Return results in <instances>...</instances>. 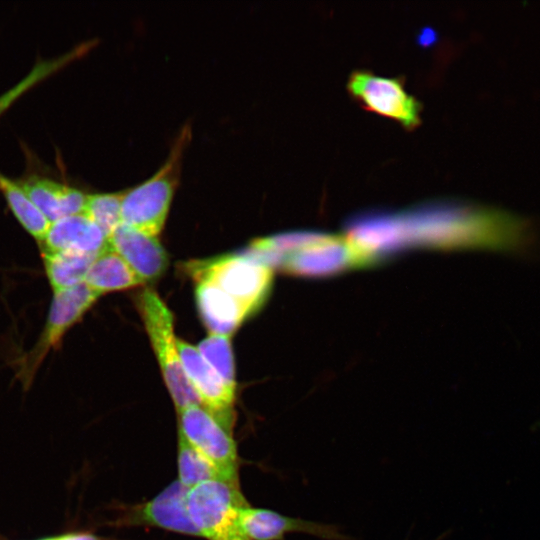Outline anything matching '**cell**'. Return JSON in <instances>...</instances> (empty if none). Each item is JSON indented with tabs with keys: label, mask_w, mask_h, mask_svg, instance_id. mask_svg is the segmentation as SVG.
<instances>
[{
	"label": "cell",
	"mask_w": 540,
	"mask_h": 540,
	"mask_svg": "<svg viewBox=\"0 0 540 540\" xmlns=\"http://www.w3.org/2000/svg\"><path fill=\"white\" fill-rule=\"evenodd\" d=\"M382 246L401 242L425 245L522 252L531 234L524 219L484 208L457 205L422 207L379 218Z\"/></svg>",
	"instance_id": "6da1fadb"
},
{
	"label": "cell",
	"mask_w": 540,
	"mask_h": 540,
	"mask_svg": "<svg viewBox=\"0 0 540 540\" xmlns=\"http://www.w3.org/2000/svg\"><path fill=\"white\" fill-rule=\"evenodd\" d=\"M250 254L292 275L320 277L367 266L363 252L347 236L293 232L253 241Z\"/></svg>",
	"instance_id": "7a4b0ae2"
},
{
	"label": "cell",
	"mask_w": 540,
	"mask_h": 540,
	"mask_svg": "<svg viewBox=\"0 0 540 540\" xmlns=\"http://www.w3.org/2000/svg\"><path fill=\"white\" fill-rule=\"evenodd\" d=\"M187 271L195 282L218 287L249 315L264 304L273 281V268L248 253L192 261Z\"/></svg>",
	"instance_id": "3957f363"
},
{
	"label": "cell",
	"mask_w": 540,
	"mask_h": 540,
	"mask_svg": "<svg viewBox=\"0 0 540 540\" xmlns=\"http://www.w3.org/2000/svg\"><path fill=\"white\" fill-rule=\"evenodd\" d=\"M189 137V128H183L160 169L143 183L124 192L121 205L123 224L158 237L178 183L181 159Z\"/></svg>",
	"instance_id": "277c9868"
},
{
	"label": "cell",
	"mask_w": 540,
	"mask_h": 540,
	"mask_svg": "<svg viewBox=\"0 0 540 540\" xmlns=\"http://www.w3.org/2000/svg\"><path fill=\"white\" fill-rule=\"evenodd\" d=\"M136 306L177 411L191 404L200 405L183 370L171 311L158 294L148 288L138 294Z\"/></svg>",
	"instance_id": "5b68a950"
},
{
	"label": "cell",
	"mask_w": 540,
	"mask_h": 540,
	"mask_svg": "<svg viewBox=\"0 0 540 540\" xmlns=\"http://www.w3.org/2000/svg\"><path fill=\"white\" fill-rule=\"evenodd\" d=\"M239 484L210 480L187 491L188 515L206 540H250L240 526V510L247 506Z\"/></svg>",
	"instance_id": "8992f818"
},
{
	"label": "cell",
	"mask_w": 540,
	"mask_h": 540,
	"mask_svg": "<svg viewBox=\"0 0 540 540\" xmlns=\"http://www.w3.org/2000/svg\"><path fill=\"white\" fill-rule=\"evenodd\" d=\"M100 297L84 282L54 291L47 320L34 346L17 360L16 377L27 389L46 356L61 346L64 336Z\"/></svg>",
	"instance_id": "52a82bcc"
},
{
	"label": "cell",
	"mask_w": 540,
	"mask_h": 540,
	"mask_svg": "<svg viewBox=\"0 0 540 540\" xmlns=\"http://www.w3.org/2000/svg\"><path fill=\"white\" fill-rule=\"evenodd\" d=\"M177 412L178 432L212 461L228 482L239 484L238 454L231 432L199 404L188 405Z\"/></svg>",
	"instance_id": "ba28073f"
},
{
	"label": "cell",
	"mask_w": 540,
	"mask_h": 540,
	"mask_svg": "<svg viewBox=\"0 0 540 540\" xmlns=\"http://www.w3.org/2000/svg\"><path fill=\"white\" fill-rule=\"evenodd\" d=\"M177 347L185 375L200 405L231 432L235 419L236 390L230 388L211 368L197 347L177 339Z\"/></svg>",
	"instance_id": "9c48e42d"
},
{
	"label": "cell",
	"mask_w": 540,
	"mask_h": 540,
	"mask_svg": "<svg viewBox=\"0 0 540 540\" xmlns=\"http://www.w3.org/2000/svg\"><path fill=\"white\" fill-rule=\"evenodd\" d=\"M348 87L369 110L394 118L407 127L416 126L420 120L419 103L396 79L356 71L351 74Z\"/></svg>",
	"instance_id": "30bf717a"
},
{
	"label": "cell",
	"mask_w": 540,
	"mask_h": 540,
	"mask_svg": "<svg viewBox=\"0 0 540 540\" xmlns=\"http://www.w3.org/2000/svg\"><path fill=\"white\" fill-rule=\"evenodd\" d=\"M187 491L176 480L148 502L129 510L121 523L125 526H152L202 538L187 512Z\"/></svg>",
	"instance_id": "8fae6325"
},
{
	"label": "cell",
	"mask_w": 540,
	"mask_h": 540,
	"mask_svg": "<svg viewBox=\"0 0 540 540\" xmlns=\"http://www.w3.org/2000/svg\"><path fill=\"white\" fill-rule=\"evenodd\" d=\"M239 521L250 540H282L287 533H305L323 540H351L336 525L290 517L249 505L240 510Z\"/></svg>",
	"instance_id": "7c38bea8"
},
{
	"label": "cell",
	"mask_w": 540,
	"mask_h": 540,
	"mask_svg": "<svg viewBox=\"0 0 540 540\" xmlns=\"http://www.w3.org/2000/svg\"><path fill=\"white\" fill-rule=\"evenodd\" d=\"M108 246L125 260L144 283L156 280L167 268V253L158 237L123 223L108 238Z\"/></svg>",
	"instance_id": "4fadbf2b"
},
{
	"label": "cell",
	"mask_w": 540,
	"mask_h": 540,
	"mask_svg": "<svg viewBox=\"0 0 540 540\" xmlns=\"http://www.w3.org/2000/svg\"><path fill=\"white\" fill-rule=\"evenodd\" d=\"M18 181L51 223L84 210L87 194L71 184L37 173L26 175Z\"/></svg>",
	"instance_id": "5bb4252c"
},
{
	"label": "cell",
	"mask_w": 540,
	"mask_h": 540,
	"mask_svg": "<svg viewBox=\"0 0 540 540\" xmlns=\"http://www.w3.org/2000/svg\"><path fill=\"white\" fill-rule=\"evenodd\" d=\"M39 247L41 252L73 251L97 255L109 246L103 231L85 214L78 213L52 222Z\"/></svg>",
	"instance_id": "9a60e30c"
},
{
	"label": "cell",
	"mask_w": 540,
	"mask_h": 540,
	"mask_svg": "<svg viewBox=\"0 0 540 540\" xmlns=\"http://www.w3.org/2000/svg\"><path fill=\"white\" fill-rule=\"evenodd\" d=\"M200 316L209 333L230 335L250 315L233 298L208 282H195Z\"/></svg>",
	"instance_id": "2e32d148"
},
{
	"label": "cell",
	"mask_w": 540,
	"mask_h": 540,
	"mask_svg": "<svg viewBox=\"0 0 540 540\" xmlns=\"http://www.w3.org/2000/svg\"><path fill=\"white\" fill-rule=\"evenodd\" d=\"M84 283L100 296L144 284L125 260L109 247L96 256Z\"/></svg>",
	"instance_id": "e0dca14e"
},
{
	"label": "cell",
	"mask_w": 540,
	"mask_h": 540,
	"mask_svg": "<svg viewBox=\"0 0 540 540\" xmlns=\"http://www.w3.org/2000/svg\"><path fill=\"white\" fill-rule=\"evenodd\" d=\"M93 46L92 41H84L58 56L39 58L22 79L0 94V116L29 89L85 55Z\"/></svg>",
	"instance_id": "ac0fdd59"
},
{
	"label": "cell",
	"mask_w": 540,
	"mask_h": 540,
	"mask_svg": "<svg viewBox=\"0 0 540 540\" xmlns=\"http://www.w3.org/2000/svg\"><path fill=\"white\" fill-rule=\"evenodd\" d=\"M0 192L19 224L35 240L42 241L51 222L33 203L20 182L0 171Z\"/></svg>",
	"instance_id": "d6986e66"
},
{
	"label": "cell",
	"mask_w": 540,
	"mask_h": 540,
	"mask_svg": "<svg viewBox=\"0 0 540 540\" xmlns=\"http://www.w3.org/2000/svg\"><path fill=\"white\" fill-rule=\"evenodd\" d=\"M50 286L59 291L83 283L98 255L73 251L41 252Z\"/></svg>",
	"instance_id": "ffe728a7"
},
{
	"label": "cell",
	"mask_w": 540,
	"mask_h": 540,
	"mask_svg": "<svg viewBox=\"0 0 540 540\" xmlns=\"http://www.w3.org/2000/svg\"><path fill=\"white\" fill-rule=\"evenodd\" d=\"M177 463L178 481L187 489L210 480L227 481L218 467L192 446L180 432Z\"/></svg>",
	"instance_id": "44dd1931"
},
{
	"label": "cell",
	"mask_w": 540,
	"mask_h": 540,
	"mask_svg": "<svg viewBox=\"0 0 540 540\" xmlns=\"http://www.w3.org/2000/svg\"><path fill=\"white\" fill-rule=\"evenodd\" d=\"M198 351L211 368L232 389L236 390L235 367L231 336L209 333L197 346Z\"/></svg>",
	"instance_id": "7402d4cb"
},
{
	"label": "cell",
	"mask_w": 540,
	"mask_h": 540,
	"mask_svg": "<svg viewBox=\"0 0 540 540\" xmlns=\"http://www.w3.org/2000/svg\"><path fill=\"white\" fill-rule=\"evenodd\" d=\"M123 195L124 192L87 194L82 213L103 231L107 239L122 223Z\"/></svg>",
	"instance_id": "603a6c76"
},
{
	"label": "cell",
	"mask_w": 540,
	"mask_h": 540,
	"mask_svg": "<svg viewBox=\"0 0 540 540\" xmlns=\"http://www.w3.org/2000/svg\"><path fill=\"white\" fill-rule=\"evenodd\" d=\"M42 540H99L96 536L88 533H70Z\"/></svg>",
	"instance_id": "cb8c5ba5"
}]
</instances>
